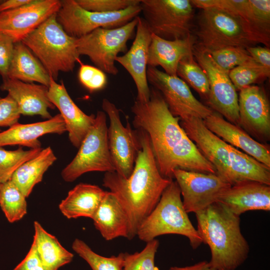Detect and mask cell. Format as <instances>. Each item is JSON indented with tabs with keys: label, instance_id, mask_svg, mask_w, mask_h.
Wrapping results in <instances>:
<instances>
[{
	"label": "cell",
	"instance_id": "9",
	"mask_svg": "<svg viewBox=\"0 0 270 270\" xmlns=\"http://www.w3.org/2000/svg\"><path fill=\"white\" fill-rule=\"evenodd\" d=\"M142 18L152 34L166 40L192 34L194 7L190 0H140Z\"/></svg>",
	"mask_w": 270,
	"mask_h": 270
},
{
	"label": "cell",
	"instance_id": "22",
	"mask_svg": "<svg viewBox=\"0 0 270 270\" xmlns=\"http://www.w3.org/2000/svg\"><path fill=\"white\" fill-rule=\"evenodd\" d=\"M0 89L15 101L20 114L39 115L46 120L52 117L48 109L55 106L48 98V86L6 78L2 79Z\"/></svg>",
	"mask_w": 270,
	"mask_h": 270
},
{
	"label": "cell",
	"instance_id": "14",
	"mask_svg": "<svg viewBox=\"0 0 270 270\" xmlns=\"http://www.w3.org/2000/svg\"><path fill=\"white\" fill-rule=\"evenodd\" d=\"M192 52L208 78L210 93L207 102L210 108L228 122L240 126L238 96L229 77V72L220 67L210 53L195 46Z\"/></svg>",
	"mask_w": 270,
	"mask_h": 270
},
{
	"label": "cell",
	"instance_id": "21",
	"mask_svg": "<svg viewBox=\"0 0 270 270\" xmlns=\"http://www.w3.org/2000/svg\"><path fill=\"white\" fill-rule=\"evenodd\" d=\"M204 122L222 140L270 168L269 146L254 139L240 126L228 122L214 111L204 120Z\"/></svg>",
	"mask_w": 270,
	"mask_h": 270
},
{
	"label": "cell",
	"instance_id": "25",
	"mask_svg": "<svg viewBox=\"0 0 270 270\" xmlns=\"http://www.w3.org/2000/svg\"><path fill=\"white\" fill-rule=\"evenodd\" d=\"M64 120L60 114L50 119L32 124H20L18 122L8 130L0 132V146L19 145L40 148L41 142L38 138L48 134H62L66 132Z\"/></svg>",
	"mask_w": 270,
	"mask_h": 270
},
{
	"label": "cell",
	"instance_id": "6",
	"mask_svg": "<svg viewBox=\"0 0 270 270\" xmlns=\"http://www.w3.org/2000/svg\"><path fill=\"white\" fill-rule=\"evenodd\" d=\"M76 40L64 30L55 14L22 42L56 80L60 72H72L76 62H80Z\"/></svg>",
	"mask_w": 270,
	"mask_h": 270
},
{
	"label": "cell",
	"instance_id": "47",
	"mask_svg": "<svg viewBox=\"0 0 270 270\" xmlns=\"http://www.w3.org/2000/svg\"></svg>",
	"mask_w": 270,
	"mask_h": 270
},
{
	"label": "cell",
	"instance_id": "15",
	"mask_svg": "<svg viewBox=\"0 0 270 270\" xmlns=\"http://www.w3.org/2000/svg\"><path fill=\"white\" fill-rule=\"evenodd\" d=\"M182 196V204L188 214L202 211L218 202L232 186L217 174L176 169L173 171Z\"/></svg>",
	"mask_w": 270,
	"mask_h": 270
},
{
	"label": "cell",
	"instance_id": "2",
	"mask_svg": "<svg viewBox=\"0 0 270 270\" xmlns=\"http://www.w3.org/2000/svg\"><path fill=\"white\" fill-rule=\"evenodd\" d=\"M137 130L142 147L130 176L125 178L116 172H106L102 184L118 198L127 212L130 240L136 236L138 226L155 208L172 180L160 174L148 134Z\"/></svg>",
	"mask_w": 270,
	"mask_h": 270
},
{
	"label": "cell",
	"instance_id": "29",
	"mask_svg": "<svg viewBox=\"0 0 270 270\" xmlns=\"http://www.w3.org/2000/svg\"><path fill=\"white\" fill-rule=\"evenodd\" d=\"M56 160V157L50 146L42 148L36 156L22 164L10 180L27 198Z\"/></svg>",
	"mask_w": 270,
	"mask_h": 270
},
{
	"label": "cell",
	"instance_id": "40",
	"mask_svg": "<svg viewBox=\"0 0 270 270\" xmlns=\"http://www.w3.org/2000/svg\"><path fill=\"white\" fill-rule=\"evenodd\" d=\"M20 115L16 102L10 96L0 97V127L10 128L18 123Z\"/></svg>",
	"mask_w": 270,
	"mask_h": 270
},
{
	"label": "cell",
	"instance_id": "28",
	"mask_svg": "<svg viewBox=\"0 0 270 270\" xmlns=\"http://www.w3.org/2000/svg\"><path fill=\"white\" fill-rule=\"evenodd\" d=\"M8 78L28 83L36 82L48 88L50 76L40 60L22 42L15 43Z\"/></svg>",
	"mask_w": 270,
	"mask_h": 270
},
{
	"label": "cell",
	"instance_id": "8",
	"mask_svg": "<svg viewBox=\"0 0 270 270\" xmlns=\"http://www.w3.org/2000/svg\"><path fill=\"white\" fill-rule=\"evenodd\" d=\"M138 16L126 24L114 28H98L76 38V44L80 55L88 56L96 68L105 74L116 76L118 70L115 65L120 53L128 51L127 44L135 33Z\"/></svg>",
	"mask_w": 270,
	"mask_h": 270
},
{
	"label": "cell",
	"instance_id": "7",
	"mask_svg": "<svg viewBox=\"0 0 270 270\" xmlns=\"http://www.w3.org/2000/svg\"><path fill=\"white\" fill-rule=\"evenodd\" d=\"M166 234L186 237L192 248L202 243L197 230L192 224L182 204L180 191L176 181H171L163 192L155 208L138 226L136 236L148 242Z\"/></svg>",
	"mask_w": 270,
	"mask_h": 270
},
{
	"label": "cell",
	"instance_id": "24",
	"mask_svg": "<svg viewBox=\"0 0 270 270\" xmlns=\"http://www.w3.org/2000/svg\"><path fill=\"white\" fill-rule=\"evenodd\" d=\"M94 224L106 240L118 237L129 238L130 222L127 212L112 192L105 194L93 218Z\"/></svg>",
	"mask_w": 270,
	"mask_h": 270
},
{
	"label": "cell",
	"instance_id": "35",
	"mask_svg": "<svg viewBox=\"0 0 270 270\" xmlns=\"http://www.w3.org/2000/svg\"><path fill=\"white\" fill-rule=\"evenodd\" d=\"M210 54L214 62L227 72L239 66H261L251 57L246 48L242 46H228Z\"/></svg>",
	"mask_w": 270,
	"mask_h": 270
},
{
	"label": "cell",
	"instance_id": "4",
	"mask_svg": "<svg viewBox=\"0 0 270 270\" xmlns=\"http://www.w3.org/2000/svg\"><path fill=\"white\" fill-rule=\"evenodd\" d=\"M197 231L210 247L209 264L224 270H235L248 258L250 246L242 235L240 216L219 202L195 214Z\"/></svg>",
	"mask_w": 270,
	"mask_h": 270
},
{
	"label": "cell",
	"instance_id": "13",
	"mask_svg": "<svg viewBox=\"0 0 270 270\" xmlns=\"http://www.w3.org/2000/svg\"><path fill=\"white\" fill-rule=\"evenodd\" d=\"M102 106L110 120L108 146L115 172L127 178L132 172L142 147L138 131L132 128L128 121L126 126L122 124L119 110L108 99H103Z\"/></svg>",
	"mask_w": 270,
	"mask_h": 270
},
{
	"label": "cell",
	"instance_id": "18",
	"mask_svg": "<svg viewBox=\"0 0 270 270\" xmlns=\"http://www.w3.org/2000/svg\"><path fill=\"white\" fill-rule=\"evenodd\" d=\"M238 97L240 126L258 140L270 138V106L264 90L250 86L240 90Z\"/></svg>",
	"mask_w": 270,
	"mask_h": 270
},
{
	"label": "cell",
	"instance_id": "19",
	"mask_svg": "<svg viewBox=\"0 0 270 270\" xmlns=\"http://www.w3.org/2000/svg\"><path fill=\"white\" fill-rule=\"evenodd\" d=\"M152 32L142 17H138L134 40L130 48L116 62L123 66L132 76L137 89V101L145 103L150 100V88L146 76L149 47Z\"/></svg>",
	"mask_w": 270,
	"mask_h": 270
},
{
	"label": "cell",
	"instance_id": "36",
	"mask_svg": "<svg viewBox=\"0 0 270 270\" xmlns=\"http://www.w3.org/2000/svg\"><path fill=\"white\" fill-rule=\"evenodd\" d=\"M156 239L146 242L140 252L124 253L123 270H158L154 265L155 255L159 246Z\"/></svg>",
	"mask_w": 270,
	"mask_h": 270
},
{
	"label": "cell",
	"instance_id": "31",
	"mask_svg": "<svg viewBox=\"0 0 270 270\" xmlns=\"http://www.w3.org/2000/svg\"><path fill=\"white\" fill-rule=\"evenodd\" d=\"M26 198L10 180L2 184L0 206L10 222L18 221L26 214Z\"/></svg>",
	"mask_w": 270,
	"mask_h": 270
},
{
	"label": "cell",
	"instance_id": "45",
	"mask_svg": "<svg viewBox=\"0 0 270 270\" xmlns=\"http://www.w3.org/2000/svg\"><path fill=\"white\" fill-rule=\"evenodd\" d=\"M32 0H6L0 2V12L16 9L30 2Z\"/></svg>",
	"mask_w": 270,
	"mask_h": 270
},
{
	"label": "cell",
	"instance_id": "23",
	"mask_svg": "<svg viewBox=\"0 0 270 270\" xmlns=\"http://www.w3.org/2000/svg\"><path fill=\"white\" fill-rule=\"evenodd\" d=\"M218 202L238 216L250 210L270 211V186L255 181L242 182L231 186Z\"/></svg>",
	"mask_w": 270,
	"mask_h": 270
},
{
	"label": "cell",
	"instance_id": "41",
	"mask_svg": "<svg viewBox=\"0 0 270 270\" xmlns=\"http://www.w3.org/2000/svg\"><path fill=\"white\" fill-rule=\"evenodd\" d=\"M14 44L10 37L0 32V74L2 79L8 78V72L12 56Z\"/></svg>",
	"mask_w": 270,
	"mask_h": 270
},
{
	"label": "cell",
	"instance_id": "30",
	"mask_svg": "<svg viewBox=\"0 0 270 270\" xmlns=\"http://www.w3.org/2000/svg\"><path fill=\"white\" fill-rule=\"evenodd\" d=\"M34 244L46 270H58L70 262L74 254L63 247L58 239L47 232L37 221L34 222Z\"/></svg>",
	"mask_w": 270,
	"mask_h": 270
},
{
	"label": "cell",
	"instance_id": "38",
	"mask_svg": "<svg viewBox=\"0 0 270 270\" xmlns=\"http://www.w3.org/2000/svg\"><path fill=\"white\" fill-rule=\"evenodd\" d=\"M83 8L91 12H112L140 4V0H75Z\"/></svg>",
	"mask_w": 270,
	"mask_h": 270
},
{
	"label": "cell",
	"instance_id": "12",
	"mask_svg": "<svg viewBox=\"0 0 270 270\" xmlns=\"http://www.w3.org/2000/svg\"><path fill=\"white\" fill-rule=\"evenodd\" d=\"M146 76L148 82L160 93L172 114L180 121L192 117L204 120L214 112L197 100L189 86L177 76L148 66Z\"/></svg>",
	"mask_w": 270,
	"mask_h": 270
},
{
	"label": "cell",
	"instance_id": "33",
	"mask_svg": "<svg viewBox=\"0 0 270 270\" xmlns=\"http://www.w3.org/2000/svg\"><path fill=\"white\" fill-rule=\"evenodd\" d=\"M72 250L90 265L92 270H123L124 253L104 257L94 252L83 240L76 238Z\"/></svg>",
	"mask_w": 270,
	"mask_h": 270
},
{
	"label": "cell",
	"instance_id": "44",
	"mask_svg": "<svg viewBox=\"0 0 270 270\" xmlns=\"http://www.w3.org/2000/svg\"><path fill=\"white\" fill-rule=\"evenodd\" d=\"M168 270H224L212 267L208 262L201 261L191 266H172Z\"/></svg>",
	"mask_w": 270,
	"mask_h": 270
},
{
	"label": "cell",
	"instance_id": "20",
	"mask_svg": "<svg viewBox=\"0 0 270 270\" xmlns=\"http://www.w3.org/2000/svg\"><path fill=\"white\" fill-rule=\"evenodd\" d=\"M48 96L60 112L70 142L78 148L94 124L96 115L84 112L70 96L62 80L58 84L50 76Z\"/></svg>",
	"mask_w": 270,
	"mask_h": 270
},
{
	"label": "cell",
	"instance_id": "10",
	"mask_svg": "<svg viewBox=\"0 0 270 270\" xmlns=\"http://www.w3.org/2000/svg\"><path fill=\"white\" fill-rule=\"evenodd\" d=\"M90 172H115L108 146L106 115L104 111L97 112L94 124L61 175L64 181L72 182Z\"/></svg>",
	"mask_w": 270,
	"mask_h": 270
},
{
	"label": "cell",
	"instance_id": "42",
	"mask_svg": "<svg viewBox=\"0 0 270 270\" xmlns=\"http://www.w3.org/2000/svg\"><path fill=\"white\" fill-rule=\"evenodd\" d=\"M13 270H46L33 242L25 258Z\"/></svg>",
	"mask_w": 270,
	"mask_h": 270
},
{
	"label": "cell",
	"instance_id": "46",
	"mask_svg": "<svg viewBox=\"0 0 270 270\" xmlns=\"http://www.w3.org/2000/svg\"><path fill=\"white\" fill-rule=\"evenodd\" d=\"M1 184H0V188H1Z\"/></svg>",
	"mask_w": 270,
	"mask_h": 270
},
{
	"label": "cell",
	"instance_id": "1",
	"mask_svg": "<svg viewBox=\"0 0 270 270\" xmlns=\"http://www.w3.org/2000/svg\"><path fill=\"white\" fill-rule=\"evenodd\" d=\"M132 124L146 132L160 174L172 180L176 169L216 174L182 127L180 118L170 111L160 93L150 88L149 100H136L131 107Z\"/></svg>",
	"mask_w": 270,
	"mask_h": 270
},
{
	"label": "cell",
	"instance_id": "27",
	"mask_svg": "<svg viewBox=\"0 0 270 270\" xmlns=\"http://www.w3.org/2000/svg\"><path fill=\"white\" fill-rule=\"evenodd\" d=\"M105 192L96 185L80 183L68 192L60 204L59 209L69 219L80 217L92 219Z\"/></svg>",
	"mask_w": 270,
	"mask_h": 270
},
{
	"label": "cell",
	"instance_id": "17",
	"mask_svg": "<svg viewBox=\"0 0 270 270\" xmlns=\"http://www.w3.org/2000/svg\"><path fill=\"white\" fill-rule=\"evenodd\" d=\"M200 9L214 8L242 18L269 48L270 44V0H192Z\"/></svg>",
	"mask_w": 270,
	"mask_h": 270
},
{
	"label": "cell",
	"instance_id": "3",
	"mask_svg": "<svg viewBox=\"0 0 270 270\" xmlns=\"http://www.w3.org/2000/svg\"><path fill=\"white\" fill-rule=\"evenodd\" d=\"M188 136L232 186L255 181L270 185V168L232 146L210 132L204 120L192 117L180 122Z\"/></svg>",
	"mask_w": 270,
	"mask_h": 270
},
{
	"label": "cell",
	"instance_id": "39",
	"mask_svg": "<svg viewBox=\"0 0 270 270\" xmlns=\"http://www.w3.org/2000/svg\"><path fill=\"white\" fill-rule=\"evenodd\" d=\"M80 62L78 76L82 85L90 92L103 89L107 84L106 74L96 66L85 64Z\"/></svg>",
	"mask_w": 270,
	"mask_h": 270
},
{
	"label": "cell",
	"instance_id": "32",
	"mask_svg": "<svg viewBox=\"0 0 270 270\" xmlns=\"http://www.w3.org/2000/svg\"><path fill=\"white\" fill-rule=\"evenodd\" d=\"M177 76L192 87L200 96L208 102L210 87L208 77L192 54L183 58L179 63Z\"/></svg>",
	"mask_w": 270,
	"mask_h": 270
},
{
	"label": "cell",
	"instance_id": "37",
	"mask_svg": "<svg viewBox=\"0 0 270 270\" xmlns=\"http://www.w3.org/2000/svg\"><path fill=\"white\" fill-rule=\"evenodd\" d=\"M228 75L236 89L240 90L269 78L270 69L262 66H239L231 70Z\"/></svg>",
	"mask_w": 270,
	"mask_h": 270
},
{
	"label": "cell",
	"instance_id": "26",
	"mask_svg": "<svg viewBox=\"0 0 270 270\" xmlns=\"http://www.w3.org/2000/svg\"><path fill=\"white\" fill-rule=\"evenodd\" d=\"M195 38L193 34L181 40H166L152 34L149 47L148 66H161L170 76H177L180 62L192 54Z\"/></svg>",
	"mask_w": 270,
	"mask_h": 270
},
{
	"label": "cell",
	"instance_id": "5",
	"mask_svg": "<svg viewBox=\"0 0 270 270\" xmlns=\"http://www.w3.org/2000/svg\"><path fill=\"white\" fill-rule=\"evenodd\" d=\"M200 10L194 35V46L200 49L210 53L228 46L246 48L262 44L242 18L218 8Z\"/></svg>",
	"mask_w": 270,
	"mask_h": 270
},
{
	"label": "cell",
	"instance_id": "43",
	"mask_svg": "<svg viewBox=\"0 0 270 270\" xmlns=\"http://www.w3.org/2000/svg\"><path fill=\"white\" fill-rule=\"evenodd\" d=\"M249 54L261 66L270 69V49L266 46H251L246 48Z\"/></svg>",
	"mask_w": 270,
	"mask_h": 270
},
{
	"label": "cell",
	"instance_id": "16",
	"mask_svg": "<svg viewBox=\"0 0 270 270\" xmlns=\"http://www.w3.org/2000/svg\"><path fill=\"white\" fill-rule=\"evenodd\" d=\"M61 6L58 0H32L16 9L0 12V32L14 44L22 42Z\"/></svg>",
	"mask_w": 270,
	"mask_h": 270
},
{
	"label": "cell",
	"instance_id": "34",
	"mask_svg": "<svg viewBox=\"0 0 270 270\" xmlns=\"http://www.w3.org/2000/svg\"><path fill=\"white\" fill-rule=\"evenodd\" d=\"M42 148L24 150L22 147L8 150L0 146V184L10 180L24 162L36 156Z\"/></svg>",
	"mask_w": 270,
	"mask_h": 270
},
{
	"label": "cell",
	"instance_id": "11",
	"mask_svg": "<svg viewBox=\"0 0 270 270\" xmlns=\"http://www.w3.org/2000/svg\"><path fill=\"white\" fill-rule=\"evenodd\" d=\"M60 4L56 13L57 21L69 36L76 38L98 28L110 29L122 26L141 13L140 5L118 12H98L83 8L75 0H60Z\"/></svg>",
	"mask_w": 270,
	"mask_h": 270
}]
</instances>
